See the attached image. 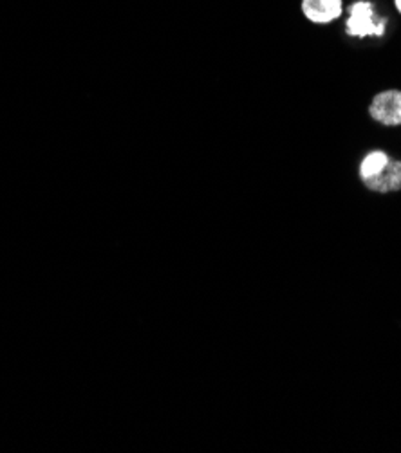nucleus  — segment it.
I'll return each mask as SVG.
<instances>
[{"instance_id": "obj_1", "label": "nucleus", "mask_w": 401, "mask_h": 453, "mask_svg": "<svg viewBox=\"0 0 401 453\" xmlns=\"http://www.w3.org/2000/svg\"><path fill=\"white\" fill-rule=\"evenodd\" d=\"M349 19L345 22V31L354 38H367V36H383L387 31V19L380 17L376 8L367 3V0H359L349 6Z\"/></svg>"}, {"instance_id": "obj_2", "label": "nucleus", "mask_w": 401, "mask_h": 453, "mask_svg": "<svg viewBox=\"0 0 401 453\" xmlns=\"http://www.w3.org/2000/svg\"><path fill=\"white\" fill-rule=\"evenodd\" d=\"M369 114L374 121L382 123L383 127H399L401 125V90L399 88H387L378 93L371 105Z\"/></svg>"}, {"instance_id": "obj_3", "label": "nucleus", "mask_w": 401, "mask_h": 453, "mask_svg": "<svg viewBox=\"0 0 401 453\" xmlns=\"http://www.w3.org/2000/svg\"><path fill=\"white\" fill-rule=\"evenodd\" d=\"M302 13L313 24H329L342 17V0H302Z\"/></svg>"}, {"instance_id": "obj_4", "label": "nucleus", "mask_w": 401, "mask_h": 453, "mask_svg": "<svg viewBox=\"0 0 401 453\" xmlns=\"http://www.w3.org/2000/svg\"><path fill=\"white\" fill-rule=\"evenodd\" d=\"M364 185L367 190L378 194L401 192V159L390 157L387 166L378 175L364 180Z\"/></svg>"}, {"instance_id": "obj_5", "label": "nucleus", "mask_w": 401, "mask_h": 453, "mask_svg": "<svg viewBox=\"0 0 401 453\" xmlns=\"http://www.w3.org/2000/svg\"><path fill=\"white\" fill-rule=\"evenodd\" d=\"M390 156L385 150H373L360 161V179L362 183L374 175H378L389 163Z\"/></svg>"}, {"instance_id": "obj_6", "label": "nucleus", "mask_w": 401, "mask_h": 453, "mask_svg": "<svg viewBox=\"0 0 401 453\" xmlns=\"http://www.w3.org/2000/svg\"><path fill=\"white\" fill-rule=\"evenodd\" d=\"M394 6H396V10H397V13L401 15V0H394Z\"/></svg>"}]
</instances>
